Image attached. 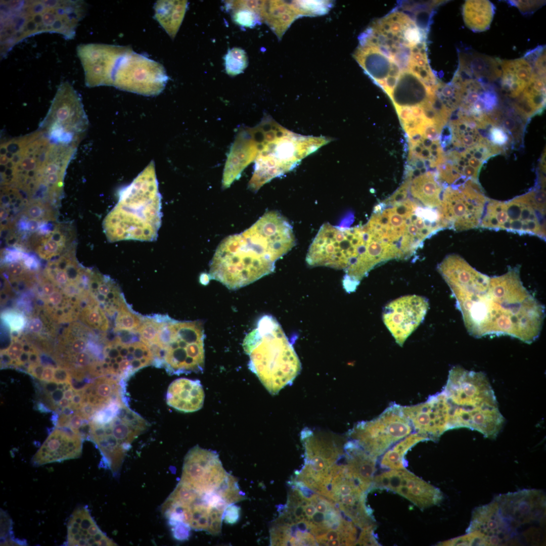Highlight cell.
<instances>
[{"instance_id":"1","label":"cell","mask_w":546,"mask_h":546,"mask_svg":"<svg viewBox=\"0 0 546 546\" xmlns=\"http://www.w3.org/2000/svg\"><path fill=\"white\" fill-rule=\"evenodd\" d=\"M447 284L471 336L507 335L528 344L539 337L545 307L524 287L519 266L492 277L470 266Z\"/></svg>"},{"instance_id":"2","label":"cell","mask_w":546,"mask_h":546,"mask_svg":"<svg viewBox=\"0 0 546 546\" xmlns=\"http://www.w3.org/2000/svg\"><path fill=\"white\" fill-rule=\"evenodd\" d=\"M245 498L218 453L196 445L186 454L180 479L161 512L171 527L182 525L215 535L226 509Z\"/></svg>"},{"instance_id":"3","label":"cell","mask_w":546,"mask_h":546,"mask_svg":"<svg viewBox=\"0 0 546 546\" xmlns=\"http://www.w3.org/2000/svg\"><path fill=\"white\" fill-rule=\"evenodd\" d=\"M1 55L6 56L17 43L29 36L57 33L73 39L85 16L82 1H1Z\"/></svg>"},{"instance_id":"4","label":"cell","mask_w":546,"mask_h":546,"mask_svg":"<svg viewBox=\"0 0 546 546\" xmlns=\"http://www.w3.org/2000/svg\"><path fill=\"white\" fill-rule=\"evenodd\" d=\"M366 224L374 237L400 260L410 258L426 239L444 229L438 209L408 196L400 200L389 197L379 203Z\"/></svg>"},{"instance_id":"5","label":"cell","mask_w":546,"mask_h":546,"mask_svg":"<svg viewBox=\"0 0 546 546\" xmlns=\"http://www.w3.org/2000/svg\"><path fill=\"white\" fill-rule=\"evenodd\" d=\"M450 405V428H468L496 436L504 423L494 392L482 372L456 366L442 391Z\"/></svg>"},{"instance_id":"6","label":"cell","mask_w":546,"mask_h":546,"mask_svg":"<svg viewBox=\"0 0 546 546\" xmlns=\"http://www.w3.org/2000/svg\"><path fill=\"white\" fill-rule=\"evenodd\" d=\"M242 346L248 368L272 395L292 383L301 370L299 359L280 324L270 315L261 316Z\"/></svg>"},{"instance_id":"7","label":"cell","mask_w":546,"mask_h":546,"mask_svg":"<svg viewBox=\"0 0 546 546\" xmlns=\"http://www.w3.org/2000/svg\"><path fill=\"white\" fill-rule=\"evenodd\" d=\"M161 198L154 177H138L120 195L104 220L105 233L113 242L153 241L161 226Z\"/></svg>"},{"instance_id":"8","label":"cell","mask_w":546,"mask_h":546,"mask_svg":"<svg viewBox=\"0 0 546 546\" xmlns=\"http://www.w3.org/2000/svg\"><path fill=\"white\" fill-rule=\"evenodd\" d=\"M204 324L179 321L163 314L160 327L149 348L152 365L170 375L202 373L205 365Z\"/></svg>"},{"instance_id":"9","label":"cell","mask_w":546,"mask_h":546,"mask_svg":"<svg viewBox=\"0 0 546 546\" xmlns=\"http://www.w3.org/2000/svg\"><path fill=\"white\" fill-rule=\"evenodd\" d=\"M261 124L258 128L262 141H256L259 152L249 184L254 191L290 170L304 157L328 142L324 138L296 134L279 125L274 128H264Z\"/></svg>"},{"instance_id":"10","label":"cell","mask_w":546,"mask_h":546,"mask_svg":"<svg viewBox=\"0 0 546 546\" xmlns=\"http://www.w3.org/2000/svg\"><path fill=\"white\" fill-rule=\"evenodd\" d=\"M275 264L241 233L232 235L218 245L210 263V278L237 290L272 273Z\"/></svg>"},{"instance_id":"11","label":"cell","mask_w":546,"mask_h":546,"mask_svg":"<svg viewBox=\"0 0 546 546\" xmlns=\"http://www.w3.org/2000/svg\"><path fill=\"white\" fill-rule=\"evenodd\" d=\"M148 426L147 421L125 402L105 421H89L86 440L99 450L102 456L100 467L116 476L132 443Z\"/></svg>"},{"instance_id":"12","label":"cell","mask_w":546,"mask_h":546,"mask_svg":"<svg viewBox=\"0 0 546 546\" xmlns=\"http://www.w3.org/2000/svg\"><path fill=\"white\" fill-rule=\"evenodd\" d=\"M545 194L531 191L508 202L488 199L480 226L545 238Z\"/></svg>"},{"instance_id":"13","label":"cell","mask_w":546,"mask_h":546,"mask_svg":"<svg viewBox=\"0 0 546 546\" xmlns=\"http://www.w3.org/2000/svg\"><path fill=\"white\" fill-rule=\"evenodd\" d=\"M104 346L97 360L92 366L89 375L108 376L127 381L141 369L152 365L153 354L134 332H119Z\"/></svg>"},{"instance_id":"14","label":"cell","mask_w":546,"mask_h":546,"mask_svg":"<svg viewBox=\"0 0 546 546\" xmlns=\"http://www.w3.org/2000/svg\"><path fill=\"white\" fill-rule=\"evenodd\" d=\"M365 243L362 225L351 228L323 224L310 245L306 261L311 267L345 270L359 255Z\"/></svg>"},{"instance_id":"15","label":"cell","mask_w":546,"mask_h":546,"mask_svg":"<svg viewBox=\"0 0 546 546\" xmlns=\"http://www.w3.org/2000/svg\"><path fill=\"white\" fill-rule=\"evenodd\" d=\"M413 431L402 406L393 403L377 418L358 423L349 435L351 440L377 459Z\"/></svg>"},{"instance_id":"16","label":"cell","mask_w":546,"mask_h":546,"mask_svg":"<svg viewBox=\"0 0 546 546\" xmlns=\"http://www.w3.org/2000/svg\"><path fill=\"white\" fill-rule=\"evenodd\" d=\"M488 199L478 182L468 180L444 188L439 211L446 228L469 230L480 226Z\"/></svg>"},{"instance_id":"17","label":"cell","mask_w":546,"mask_h":546,"mask_svg":"<svg viewBox=\"0 0 546 546\" xmlns=\"http://www.w3.org/2000/svg\"><path fill=\"white\" fill-rule=\"evenodd\" d=\"M168 79L162 64L131 49L118 64L113 86L140 94L153 95L163 90Z\"/></svg>"},{"instance_id":"18","label":"cell","mask_w":546,"mask_h":546,"mask_svg":"<svg viewBox=\"0 0 546 546\" xmlns=\"http://www.w3.org/2000/svg\"><path fill=\"white\" fill-rule=\"evenodd\" d=\"M241 234L259 253L275 263L296 244L291 224L277 211L265 212Z\"/></svg>"},{"instance_id":"19","label":"cell","mask_w":546,"mask_h":546,"mask_svg":"<svg viewBox=\"0 0 546 546\" xmlns=\"http://www.w3.org/2000/svg\"><path fill=\"white\" fill-rule=\"evenodd\" d=\"M81 99L68 81L62 82L39 126L47 129H58L80 140L87 125Z\"/></svg>"},{"instance_id":"20","label":"cell","mask_w":546,"mask_h":546,"mask_svg":"<svg viewBox=\"0 0 546 546\" xmlns=\"http://www.w3.org/2000/svg\"><path fill=\"white\" fill-rule=\"evenodd\" d=\"M132 49L106 44H81L77 53L88 87L113 85L115 70L121 59Z\"/></svg>"},{"instance_id":"21","label":"cell","mask_w":546,"mask_h":546,"mask_svg":"<svg viewBox=\"0 0 546 546\" xmlns=\"http://www.w3.org/2000/svg\"><path fill=\"white\" fill-rule=\"evenodd\" d=\"M373 487L394 492L421 510L438 504L442 497L438 488L405 468L389 470L375 476Z\"/></svg>"},{"instance_id":"22","label":"cell","mask_w":546,"mask_h":546,"mask_svg":"<svg viewBox=\"0 0 546 546\" xmlns=\"http://www.w3.org/2000/svg\"><path fill=\"white\" fill-rule=\"evenodd\" d=\"M428 308V300L416 295L401 297L386 305L382 314L384 323L399 346L421 323Z\"/></svg>"},{"instance_id":"23","label":"cell","mask_w":546,"mask_h":546,"mask_svg":"<svg viewBox=\"0 0 546 546\" xmlns=\"http://www.w3.org/2000/svg\"><path fill=\"white\" fill-rule=\"evenodd\" d=\"M402 410L414 431L429 440L438 439L450 429L449 404L442 391L430 396L424 402L402 406Z\"/></svg>"},{"instance_id":"24","label":"cell","mask_w":546,"mask_h":546,"mask_svg":"<svg viewBox=\"0 0 546 546\" xmlns=\"http://www.w3.org/2000/svg\"><path fill=\"white\" fill-rule=\"evenodd\" d=\"M83 438L69 426L57 427L32 457L34 467L79 458Z\"/></svg>"},{"instance_id":"25","label":"cell","mask_w":546,"mask_h":546,"mask_svg":"<svg viewBox=\"0 0 546 546\" xmlns=\"http://www.w3.org/2000/svg\"><path fill=\"white\" fill-rule=\"evenodd\" d=\"M67 532L65 545H117L100 529L86 506L79 505L74 509L68 520Z\"/></svg>"},{"instance_id":"26","label":"cell","mask_w":546,"mask_h":546,"mask_svg":"<svg viewBox=\"0 0 546 546\" xmlns=\"http://www.w3.org/2000/svg\"><path fill=\"white\" fill-rule=\"evenodd\" d=\"M204 397V391L199 380L181 378L169 385L166 400L167 404L175 410L191 413L202 407Z\"/></svg>"},{"instance_id":"27","label":"cell","mask_w":546,"mask_h":546,"mask_svg":"<svg viewBox=\"0 0 546 546\" xmlns=\"http://www.w3.org/2000/svg\"><path fill=\"white\" fill-rule=\"evenodd\" d=\"M499 82L502 94L510 98H519L529 82L533 71L526 57L500 61Z\"/></svg>"},{"instance_id":"28","label":"cell","mask_w":546,"mask_h":546,"mask_svg":"<svg viewBox=\"0 0 546 546\" xmlns=\"http://www.w3.org/2000/svg\"><path fill=\"white\" fill-rule=\"evenodd\" d=\"M89 291L104 312L114 319L127 304L118 284L108 276L95 270L92 271Z\"/></svg>"},{"instance_id":"29","label":"cell","mask_w":546,"mask_h":546,"mask_svg":"<svg viewBox=\"0 0 546 546\" xmlns=\"http://www.w3.org/2000/svg\"><path fill=\"white\" fill-rule=\"evenodd\" d=\"M296 1H261L259 15L281 39L297 18L302 16Z\"/></svg>"},{"instance_id":"30","label":"cell","mask_w":546,"mask_h":546,"mask_svg":"<svg viewBox=\"0 0 546 546\" xmlns=\"http://www.w3.org/2000/svg\"><path fill=\"white\" fill-rule=\"evenodd\" d=\"M545 105V75L541 74L533 69L527 86L520 96L512 104V107L518 114L527 119L542 112Z\"/></svg>"},{"instance_id":"31","label":"cell","mask_w":546,"mask_h":546,"mask_svg":"<svg viewBox=\"0 0 546 546\" xmlns=\"http://www.w3.org/2000/svg\"><path fill=\"white\" fill-rule=\"evenodd\" d=\"M405 178L409 180V193L413 199L425 207L439 209L445 187L439 180L436 172L429 171Z\"/></svg>"},{"instance_id":"32","label":"cell","mask_w":546,"mask_h":546,"mask_svg":"<svg viewBox=\"0 0 546 546\" xmlns=\"http://www.w3.org/2000/svg\"><path fill=\"white\" fill-rule=\"evenodd\" d=\"M187 1H158L155 18L171 38L175 36L188 8Z\"/></svg>"},{"instance_id":"33","label":"cell","mask_w":546,"mask_h":546,"mask_svg":"<svg viewBox=\"0 0 546 546\" xmlns=\"http://www.w3.org/2000/svg\"><path fill=\"white\" fill-rule=\"evenodd\" d=\"M495 7L489 1L468 0L463 7V16L466 26L474 32L487 30L492 21Z\"/></svg>"},{"instance_id":"34","label":"cell","mask_w":546,"mask_h":546,"mask_svg":"<svg viewBox=\"0 0 546 546\" xmlns=\"http://www.w3.org/2000/svg\"><path fill=\"white\" fill-rule=\"evenodd\" d=\"M429 440L425 436L417 432L412 433L395 443L381 456L380 466L389 470L405 469L407 463L405 456L407 452L418 443Z\"/></svg>"},{"instance_id":"35","label":"cell","mask_w":546,"mask_h":546,"mask_svg":"<svg viewBox=\"0 0 546 546\" xmlns=\"http://www.w3.org/2000/svg\"><path fill=\"white\" fill-rule=\"evenodd\" d=\"M61 230L60 226L57 225L54 231L47 232V235L34 244L35 251L41 257L50 259L60 254L66 247L69 240L65 232H62Z\"/></svg>"},{"instance_id":"36","label":"cell","mask_w":546,"mask_h":546,"mask_svg":"<svg viewBox=\"0 0 546 546\" xmlns=\"http://www.w3.org/2000/svg\"><path fill=\"white\" fill-rule=\"evenodd\" d=\"M144 316L135 312L127 304L117 313L114 319V331L136 332Z\"/></svg>"},{"instance_id":"37","label":"cell","mask_w":546,"mask_h":546,"mask_svg":"<svg viewBox=\"0 0 546 546\" xmlns=\"http://www.w3.org/2000/svg\"><path fill=\"white\" fill-rule=\"evenodd\" d=\"M82 316L87 326L92 329L106 331L109 328L108 318L94 297L84 308Z\"/></svg>"},{"instance_id":"38","label":"cell","mask_w":546,"mask_h":546,"mask_svg":"<svg viewBox=\"0 0 546 546\" xmlns=\"http://www.w3.org/2000/svg\"><path fill=\"white\" fill-rule=\"evenodd\" d=\"M225 7L226 10L231 11L233 21L239 26L252 28L261 21L258 13L252 10L236 6L231 1H226Z\"/></svg>"},{"instance_id":"39","label":"cell","mask_w":546,"mask_h":546,"mask_svg":"<svg viewBox=\"0 0 546 546\" xmlns=\"http://www.w3.org/2000/svg\"><path fill=\"white\" fill-rule=\"evenodd\" d=\"M223 59L225 71L231 76L243 72L248 65L246 52L240 48L234 47L229 49Z\"/></svg>"},{"instance_id":"40","label":"cell","mask_w":546,"mask_h":546,"mask_svg":"<svg viewBox=\"0 0 546 546\" xmlns=\"http://www.w3.org/2000/svg\"><path fill=\"white\" fill-rule=\"evenodd\" d=\"M1 543L2 545H25L21 540H15L12 531V522L9 515L1 509Z\"/></svg>"},{"instance_id":"41","label":"cell","mask_w":546,"mask_h":546,"mask_svg":"<svg viewBox=\"0 0 546 546\" xmlns=\"http://www.w3.org/2000/svg\"><path fill=\"white\" fill-rule=\"evenodd\" d=\"M24 213L27 218L39 221L51 220L52 215L49 204L40 201L29 202Z\"/></svg>"},{"instance_id":"42","label":"cell","mask_w":546,"mask_h":546,"mask_svg":"<svg viewBox=\"0 0 546 546\" xmlns=\"http://www.w3.org/2000/svg\"><path fill=\"white\" fill-rule=\"evenodd\" d=\"M489 127L486 138L491 145L504 150L509 143H512L510 135L502 127L494 125H489Z\"/></svg>"},{"instance_id":"43","label":"cell","mask_w":546,"mask_h":546,"mask_svg":"<svg viewBox=\"0 0 546 546\" xmlns=\"http://www.w3.org/2000/svg\"><path fill=\"white\" fill-rule=\"evenodd\" d=\"M3 318L8 324L11 331L13 332L21 330L25 324L23 315L16 311L6 312L3 314Z\"/></svg>"},{"instance_id":"44","label":"cell","mask_w":546,"mask_h":546,"mask_svg":"<svg viewBox=\"0 0 546 546\" xmlns=\"http://www.w3.org/2000/svg\"><path fill=\"white\" fill-rule=\"evenodd\" d=\"M511 5L516 7L524 14H531L544 5V1H509Z\"/></svg>"},{"instance_id":"45","label":"cell","mask_w":546,"mask_h":546,"mask_svg":"<svg viewBox=\"0 0 546 546\" xmlns=\"http://www.w3.org/2000/svg\"><path fill=\"white\" fill-rule=\"evenodd\" d=\"M374 528L375 526H370L363 528L355 544L361 545H379V543L374 534Z\"/></svg>"},{"instance_id":"46","label":"cell","mask_w":546,"mask_h":546,"mask_svg":"<svg viewBox=\"0 0 546 546\" xmlns=\"http://www.w3.org/2000/svg\"><path fill=\"white\" fill-rule=\"evenodd\" d=\"M87 340H85L84 338L79 337L73 340L69 349V353H71V357L76 354L85 351L87 349Z\"/></svg>"},{"instance_id":"47","label":"cell","mask_w":546,"mask_h":546,"mask_svg":"<svg viewBox=\"0 0 546 546\" xmlns=\"http://www.w3.org/2000/svg\"><path fill=\"white\" fill-rule=\"evenodd\" d=\"M240 514L239 508L234 505L229 506L225 510L223 520L228 524H234L238 520Z\"/></svg>"},{"instance_id":"48","label":"cell","mask_w":546,"mask_h":546,"mask_svg":"<svg viewBox=\"0 0 546 546\" xmlns=\"http://www.w3.org/2000/svg\"><path fill=\"white\" fill-rule=\"evenodd\" d=\"M71 375L70 371L62 366L55 368L54 374V381L56 382H70Z\"/></svg>"},{"instance_id":"49","label":"cell","mask_w":546,"mask_h":546,"mask_svg":"<svg viewBox=\"0 0 546 546\" xmlns=\"http://www.w3.org/2000/svg\"><path fill=\"white\" fill-rule=\"evenodd\" d=\"M24 265V264L18 261L10 262L7 266L8 272L11 277L21 275L25 269Z\"/></svg>"},{"instance_id":"50","label":"cell","mask_w":546,"mask_h":546,"mask_svg":"<svg viewBox=\"0 0 546 546\" xmlns=\"http://www.w3.org/2000/svg\"><path fill=\"white\" fill-rule=\"evenodd\" d=\"M55 368L53 366H45L41 379L40 381L44 382L54 381V374Z\"/></svg>"},{"instance_id":"51","label":"cell","mask_w":546,"mask_h":546,"mask_svg":"<svg viewBox=\"0 0 546 546\" xmlns=\"http://www.w3.org/2000/svg\"><path fill=\"white\" fill-rule=\"evenodd\" d=\"M42 328V322L37 318L31 319L28 324V330L33 333H38Z\"/></svg>"},{"instance_id":"52","label":"cell","mask_w":546,"mask_h":546,"mask_svg":"<svg viewBox=\"0 0 546 546\" xmlns=\"http://www.w3.org/2000/svg\"><path fill=\"white\" fill-rule=\"evenodd\" d=\"M62 300V294L58 291H55L49 296L48 298L49 303L53 306L59 305Z\"/></svg>"},{"instance_id":"53","label":"cell","mask_w":546,"mask_h":546,"mask_svg":"<svg viewBox=\"0 0 546 546\" xmlns=\"http://www.w3.org/2000/svg\"><path fill=\"white\" fill-rule=\"evenodd\" d=\"M55 291V287L53 284L51 283H45L43 284L42 292L44 295L50 296Z\"/></svg>"},{"instance_id":"54","label":"cell","mask_w":546,"mask_h":546,"mask_svg":"<svg viewBox=\"0 0 546 546\" xmlns=\"http://www.w3.org/2000/svg\"><path fill=\"white\" fill-rule=\"evenodd\" d=\"M311 518L314 524L323 525L325 521V514L319 512H315Z\"/></svg>"},{"instance_id":"55","label":"cell","mask_w":546,"mask_h":546,"mask_svg":"<svg viewBox=\"0 0 546 546\" xmlns=\"http://www.w3.org/2000/svg\"><path fill=\"white\" fill-rule=\"evenodd\" d=\"M322 500L317 503L316 505V510L317 512L325 513L327 511L328 507L327 504H330L326 499H324L322 498Z\"/></svg>"},{"instance_id":"56","label":"cell","mask_w":546,"mask_h":546,"mask_svg":"<svg viewBox=\"0 0 546 546\" xmlns=\"http://www.w3.org/2000/svg\"><path fill=\"white\" fill-rule=\"evenodd\" d=\"M304 512V506L299 504L297 505L295 507L293 508V514L294 515L297 520H301V518H303V513Z\"/></svg>"},{"instance_id":"57","label":"cell","mask_w":546,"mask_h":546,"mask_svg":"<svg viewBox=\"0 0 546 546\" xmlns=\"http://www.w3.org/2000/svg\"><path fill=\"white\" fill-rule=\"evenodd\" d=\"M304 511L306 516L308 518H311L312 516L315 513L316 510L314 506L311 504H307L304 506Z\"/></svg>"},{"instance_id":"58","label":"cell","mask_w":546,"mask_h":546,"mask_svg":"<svg viewBox=\"0 0 546 546\" xmlns=\"http://www.w3.org/2000/svg\"><path fill=\"white\" fill-rule=\"evenodd\" d=\"M296 526L299 530L303 532H307L309 528V522L306 520L301 519L297 521Z\"/></svg>"},{"instance_id":"59","label":"cell","mask_w":546,"mask_h":546,"mask_svg":"<svg viewBox=\"0 0 546 546\" xmlns=\"http://www.w3.org/2000/svg\"><path fill=\"white\" fill-rule=\"evenodd\" d=\"M36 406V408L41 413H49L51 411V410L40 401H37Z\"/></svg>"},{"instance_id":"60","label":"cell","mask_w":546,"mask_h":546,"mask_svg":"<svg viewBox=\"0 0 546 546\" xmlns=\"http://www.w3.org/2000/svg\"><path fill=\"white\" fill-rule=\"evenodd\" d=\"M325 544H325L326 545H330V546H335V545H336L337 546V545H341V544H342V542H341V540L340 539H336L328 540V541L326 542Z\"/></svg>"},{"instance_id":"61","label":"cell","mask_w":546,"mask_h":546,"mask_svg":"<svg viewBox=\"0 0 546 546\" xmlns=\"http://www.w3.org/2000/svg\"><path fill=\"white\" fill-rule=\"evenodd\" d=\"M416 16H417V17H418V19H419H419H420V15H419V14H418V13H416ZM421 23H422V22H421ZM424 24V25H425V26H426V27H427L428 28L429 25H428V24Z\"/></svg>"}]
</instances>
